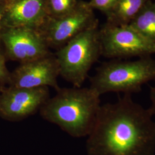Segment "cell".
I'll use <instances>...</instances> for the list:
<instances>
[{"mask_svg": "<svg viewBox=\"0 0 155 155\" xmlns=\"http://www.w3.org/2000/svg\"><path fill=\"white\" fill-rule=\"evenodd\" d=\"M153 117L131 95L101 106L86 141L87 155H155Z\"/></svg>", "mask_w": 155, "mask_h": 155, "instance_id": "6da1fadb", "label": "cell"}, {"mask_svg": "<svg viewBox=\"0 0 155 155\" xmlns=\"http://www.w3.org/2000/svg\"><path fill=\"white\" fill-rule=\"evenodd\" d=\"M100 97L90 87L60 88L41 106L40 114L73 137H87L97 119Z\"/></svg>", "mask_w": 155, "mask_h": 155, "instance_id": "7a4b0ae2", "label": "cell"}, {"mask_svg": "<svg viewBox=\"0 0 155 155\" xmlns=\"http://www.w3.org/2000/svg\"><path fill=\"white\" fill-rule=\"evenodd\" d=\"M155 80V59L152 56L134 61L113 59L102 63L90 79V87L100 95L116 93L132 95Z\"/></svg>", "mask_w": 155, "mask_h": 155, "instance_id": "3957f363", "label": "cell"}, {"mask_svg": "<svg viewBox=\"0 0 155 155\" xmlns=\"http://www.w3.org/2000/svg\"><path fill=\"white\" fill-rule=\"evenodd\" d=\"M101 56L100 31L96 24L58 49L55 56L60 75L74 87H81L91 67Z\"/></svg>", "mask_w": 155, "mask_h": 155, "instance_id": "277c9868", "label": "cell"}, {"mask_svg": "<svg viewBox=\"0 0 155 155\" xmlns=\"http://www.w3.org/2000/svg\"><path fill=\"white\" fill-rule=\"evenodd\" d=\"M102 56L113 59L141 58L155 54V44L129 25L106 24L100 31Z\"/></svg>", "mask_w": 155, "mask_h": 155, "instance_id": "5b68a950", "label": "cell"}, {"mask_svg": "<svg viewBox=\"0 0 155 155\" xmlns=\"http://www.w3.org/2000/svg\"><path fill=\"white\" fill-rule=\"evenodd\" d=\"M89 2L78 1L71 11L56 18H48L39 31L48 47L59 49L78 34L91 28L98 21Z\"/></svg>", "mask_w": 155, "mask_h": 155, "instance_id": "8992f818", "label": "cell"}, {"mask_svg": "<svg viewBox=\"0 0 155 155\" xmlns=\"http://www.w3.org/2000/svg\"><path fill=\"white\" fill-rule=\"evenodd\" d=\"M50 98L47 87H4L0 93V117L9 121H22L40 110Z\"/></svg>", "mask_w": 155, "mask_h": 155, "instance_id": "52a82bcc", "label": "cell"}, {"mask_svg": "<svg viewBox=\"0 0 155 155\" xmlns=\"http://www.w3.org/2000/svg\"><path fill=\"white\" fill-rule=\"evenodd\" d=\"M1 41L6 55L20 63L32 61L51 53L41 32L38 29L25 27H5Z\"/></svg>", "mask_w": 155, "mask_h": 155, "instance_id": "ba28073f", "label": "cell"}, {"mask_svg": "<svg viewBox=\"0 0 155 155\" xmlns=\"http://www.w3.org/2000/svg\"><path fill=\"white\" fill-rule=\"evenodd\" d=\"M59 75L56 58L50 54L36 60L20 63L11 74L9 86L25 89L51 87L57 91L61 88L58 82Z\"/></svg>", "mask_w": 155, "mask_h": 155, "instance_id": "9c48e42d", "label": "cell"}, {"mask_svg": "<svg viewBox=\"0 0 155 155\" xmlns=\"http://www.w3.org/2000/svg\"><path fill=\"white\" fill-rule=\"evenodd\" d=\"M48 18L46 0H13L5 4V27L39 30Z\"/></svg>", "mask_w": 155, "mask_h": 155, "instance_id": "30bf717a", "label": "cell"}, {"mask_svg": "<svg viewBox=\"0 0 155 155\" xmlns=\"http://www.w3.org/2000/svg\"><path fill=\"white\" fill-rule=\"evenodd\" d=\"M150 0H118L106 15V24L112 26H127Z\"/></svg>", "mask_w": 155, "mask_h": 155, "instance_id": "8fae6325", "label": "cell"}, {"mask_svg": "<svg viewBox=\"0 0 155 155\" xmlns=\"http://www.w3.org/2000/svg\"><path fill=\"white\" fill-rule=\"evenodd\" d=\"M129 25L155 44V1H148Z\"/></svg>", "mask_w": 155, "mask_h": 155, "instance_id": "7c38bea8", "label": "cell"}, {"mask_svg": "<svg viewBox=\"0 0 155 155\" xmlns=\"http://www.w3.org/2000/svg\"><path fill=\"white\" fill-rule=\"evenodd\" d=\"M77 0H46L48 18L63 16L72 11L77 4Z\"/></svg>", "mask_w": 155, "mask_h": 155, "instance_id": "4fadbf2b", "label": "cell"}, {"mask_svg": "<svg viewBox=\"0 0 155 155\" xmlns=\"http://www.w3.org/2000/svg\"><path fill=\"white\" fill-rule=\"evenodd\" d=\"M118 0H90L89 5L93 9H97L106 14Z\"/></svg>", "mask_w": 155, "mask_h": 155, "instance_id": "5bb4252c", "label": "cell"}, {"mask_svg": "<svg viewBox=\"0 0 155 155\" xmlns=\"http://www.w3.org/2000/svg\"><path fill=\"white\" fill-rule=\"evenodd\" d=\"M11 73L6 66L5 56L0 50V88H4L6 84L9 83Z\"/></svg>", "mask_w": 155, "mask_h": 155, "instance_id": "9a60e30c", "label": "cell"}, {"mask_svg": "<svg viewBox=\"0 0 155 155\" xmlns=\"http://www.w3.org/2000/svg\"><path fill=\"white\" fill-rule=\"evenodd\" d=\"M153 82L154 84L150 87V106L149 109L154 116H155V80Z\"/></svg>", "mask_w": 155, "mask_h": 155, "instance_id": "2e32d148", "label": "cell"}, {"mask_svg": "<svg viewBox=\"0 0 155 155\" xmlns=\"http://www.w3.org/2000/svg\"><path fill=\"white\" fill-rule=\"evenodd\" d=\"M5 16V4H0V41H1V35L3 31L4 20Z\"/></svg>", "mask_w": 155, "mask_h": 155, "instance_id": "e0dca14e", "label": "cell"}, {"mask_svg": "<svg viewBox=\"0 0 155 155\" xmlns=\"http://www.w3.org/2000/svg\"><path fill=\"white\" fill-rule=\"evenodd\" d=\"M4 2H5V4L6 3H8L9 2H11V1H13V0H4Z\"/></svg>", "mask_w": 155, "mask_h": 155, "instance_id": "ac0fdd59", "label": "cell"}, {"mask_svg": "<svg viewBox=\"0 0 155 155\" xmlns=\"http://www.w3.org/2000/svg\"><path fill=\"white\" fill-rule=\"evenodd\" d=\"M0 4H5L4 0H0Z\"/></svg>", "mask_w": 155, "mask_h": 155, "instance_id": "d6986e66", "label": "cell"}, {"mask_svg": "<svg viewBox=\"0 0 155 155\" xmlns=\"http://www.w3.org/2000/svg\"><path fill=\"white\" fill-rule=\"evenodd\" d=\"M3 89H4V88H3ZM3 89H2V88H0V93H1V91H2V90Z\"/></svg>", "mask_w": 155, "mask_h": 155, "instance_id": "ffe728a7", "label": "cell"}]
</instances>
